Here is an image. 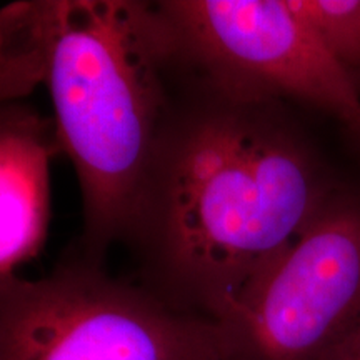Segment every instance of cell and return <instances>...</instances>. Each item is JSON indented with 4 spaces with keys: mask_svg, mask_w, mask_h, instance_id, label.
<instances>
[{
    "mask_svg": "<svg viewBox=\"0 0 360 360\" xmlns=\"http://www.w3.org/2000/svg\"><path fill=\"white\" fill-rule=\"evenodd\" d=\"M180 60L220 96L294 101L339 117L360 115V89L297 11L294 0H160Z\"/></svg>",
    "mask_w": 360,
    "mask_h": 360,
    "instance_id": "obj_4",
    "label": "cell"
},
{
    "mask_svg": "<svg viewBox=\"0 0 360 360\" xmlns=\"http://www.w3.org/2000/svg\"><path fill=\"white\" fill-rule=\"evenodd\" d=\"M186 72L127 242L143 287L217 322L332 191L282 103L229 98Z\"/></svg>",
    "mask_w": 360,
    "mask_h": 360,
    "instance_id": "obj_1",
    "label": "cell"
},
{
    "mask_svg": "<svg viewBox=\"0 0 360 360\" xmlns=\"http://www.w3.org/2000/svg\"><path fill=\"white\" fill-rule=\"evenodd\" d=\"M294 6L360 89V0H294Z\"/></svg>",
    "mask_w": 360,
    "mask_h": 360,
    "instance_id": "obj_8",
    "label": "cell"
},
{
    "mask_svg": "<svg viewBox=\"0 0 360 360\" xmlns=\"http://www.w3.org/2000/svg\"><path fill=\"white\" fill-rule=\"evenodd\" d=\"M360 321V200L332 193L219 319L224 360H323Z\"/></svg>",
    "mask_w": 360,
    "mask_h": 360,
    "instance_id": "obj_5",
    "label": "cell"
},
{
    "mask_svg": "<svg viewBox=\"0 0 360 360\" xmlns=\"http://www.w3.org/2000/svg\"><path fill=\"white\" fill-rule=\"evenodd\" d=\"M323 360H360V321Z\"/></svg>",
    "mask_w": 360,
    "mask_h": 360,
    "instance_id": "obj_9",
    "label": "cell"
},
{
    "mask_svg": "<svg viewBox=\"0 0 360 360\" xmlns=\"http://www.w3.org/2000/svg\"><path fill=\"white\" fill-rule=\"evenodd\" d=\"M52 120L20 101L0 102V278L42 250L51 220Z\"/></svg>",
    "mask_w": 360,
    "mask_h": 360,
    "instance_id": "obj_6",
    "label": "cell"
},
{
    "mask_svg": "<svg viewBox=\"0 0 360 360\" xmlns=\"http://www.w3.org/2000/svg\"><path fill=\"white\" fill-rule=\"evenodd\" d=\"M57 143L77 174L85 260L127 242L180 58L157 2L32 0Z\"/></svg>",
    "mask_w": 360,
    "mask_h": 360,
    "instance_id": "obj_2",
    "label": "cell"
},
{
    "mask_svg": "<svg viewBox=\"0 0 360 360\" xmlns=\"http://www.w3.org/2000/svg\"><path fill=\"white\" fill-rule=\"evenodd\" d=\"M0 360H224L217 323L89 260L0 278Z\"/></svg>",
    "mask_w": 360,
    "mask_h": 360,
    "instance_id": "obj_3",
    "label": "cell"
},
{
    "mask_svg": "<svg viewBox=\"0 0 360 360\" xmlns=\"http://www.w3.org/2000/svg\"><path fill=\"white\" fill-rule=\"evenodd\" d=\"M29 4L0 8V102L20 101L42 85L44 53Z\"/></svg>",
    "mask_w": 360,
    "mask_h": 360,
    "instance_id": "obj_7",
    "label": "cell"
},
{
    "mask_svg": "<svg viewBox=\"0 0 360 360\" xmlns=\"http://www.w3.org/2000/svg\"><path fill=\"white\" fill-rule=\"evenodd\" d=\"M347 127H349L350 130H352V132H354V135H355V139H357V141L360 142V115L357 117V119H355V120H354V122H352V124H350V125H347Z\"/></svg>",
    "mask_w": 360,
    "mask_h": 360,
    "instance_id": "obj_10",
    "label": "cell"
}]
</instances>
